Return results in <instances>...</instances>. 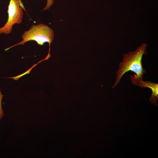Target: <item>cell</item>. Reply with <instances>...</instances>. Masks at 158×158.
Wrapping results in <instances>:
<instances>
[{"mask_svg":"<svg viewBox=\"0 0 158 158\" xmlns=\"http://www.w3.org/2000/svg\"><path fill=\"white\" fill-rule=\"evenodd\" d=\"M147 47V44L143 43L135 50L123 54L122 61L119 63L116 72V80L113 88L118 84L123 75L129 71L134 73L137 78L143 80V74L146 71L143 68L142 59L143 55L146 54Z\"/></svg>","mask_w":158,"mask_h":158,"instance_id":"obj_1","label":"cell"},{"mask_svg":"<svg viewBox=\"0 0 158 158\" xmlns=\"http://www.w3.org/2000/svg\"><path fill=\"white\" fill-rule=\"evenodd\" d=\"M23 40L20 42L5 49L6 51L17 45H23L30 41H35L38 44L43 45L46 42L50 44L54 38L53 30L44 24L33 25L27 31L24 32L22 35Z\"/></svg>","mask_w":158,"mask_h":158,"instance_id":"obj_2","label":"cell"},{"mask_svg":"<svg viewBox=\"0 0 158 158\" xmlns=\"http://www.w3.org/2000/svg\"><path fill=\"white\" fill-rule=\"evenodd\" d=\"M22 1V0H10L7 11L8 19L4 25L0 28V34H9L11 32L13 25L22 22L23 10L25 9Z\"/></svg>","mask_w":158,"mask_h":158,"instance_id":"obj_3","label":"cell"},{"mask_svg":"<svg viewBox=\"0 0 158 158\" xmlns=\"http://www.w3.org/2000/svg\"><path fill=\"white\" fill-rule=\"evenodd\" d=\"M131 82L134 85L141 87H147L151 89L152 94L149 98V101L156 106L158 99V84L150 81H144L137 78L134 75L130 76Z\"/></svg>","mask_w":158,"mask_h":158,"instance_id":"obj_4","label":"cell"},{"mask_svg":"<svg viewBox=\"0 0 158 158\" xmlns=\"http://www.w3.org/2000/svg\"><path fill=\"white\" fill-rule=\"evenodd\" d=\"M3 96L1 92L0 91V120L2 118L4 115V111L2 109L1 105V102Z\"/></svg>","mask_w":158,"mask_h":158,"instance_id":"obj_5","label":"cell"},{"mask_svg":"<svg viewBox=\"0 0 158 158\" xmlns=\"http://www.w3.org/2000/svg\"><path fill=\"white\" fill-rule=\"evenodd\" d=\"M54 0H47V4L46 7L43 9V10L49 9L50 7L53 5Z\"/></svg>","mask_w":158,"mask_h":158,"instance_id":"obj_6","label":"cell"}]
</instances>
